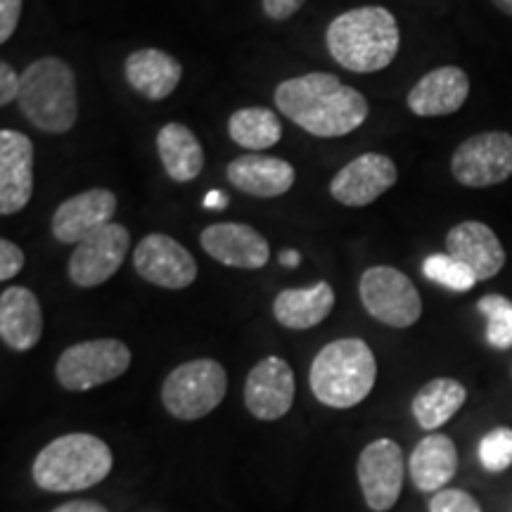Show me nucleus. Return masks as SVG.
Masks as SVG:
<instances>
[{
	"mask_svg": "<svg viewBox=\"0 0 512 512\" xmlns=\"http://www.w3.org/2000/svg\"><path fill=\"white\" fill-rule=\"evenodd\" d=\"M358 484L368 508L375 512L392 510L399 501L406 475V460L401 446L392 439H377L358 456Z\"/></svg>",
	"mask_w": 512,
	"mask_h": 512,
	"instance_id": "nucleus-10",
	"label": "nucleus"
},
{
	"mask_svg": "<svg viewBox=\"0 0 512 512\" xmlns=\"http://www.w3.org/2000/svg\"><path fill=\"white\" fill-rule=\"evenodd\" d=\"M494 5L501 12H505V15L512 17V0H494Z\"/></svg>",
	"mask_w": 512,
	"mask_h": 512,
	"instance_id": "nucleus-39",
	"label": "nucleus"
},
{
	"mask_svg": "<svg viewBox=\"0 0 512 512\" xmlns=\"http://www.w3.org/2000/svg\"><path fill=\"white\" fill-rule=\"evenodd\" d=\"M399 171L389 157L366 152L351 159L330 181V195L344 207H368L389 188H394Z\"/></svg>",
	"mask_w": 512,
	"mask_h": 512,
	"instance_id": "nucleus-15",
	"label": "nucleus"
},
{
	"mask_svg": "<svg viewBox=\"0 0 512 512\" xmlns=\"http://www.w3.org/2000/svg\"><path fill=\"white\" fill-rule=\"evenodd\" d=\"M451 174L465 188H491L512 176V136L486 131L458 145L451 159Z\"/></svg>",
	"mask_w": 512,
	"mask_h": 512,
	"instance_id": "nucleus-9",
	"label": "nucleus"
},
{
	"mask_svg": "<svg viewBox=\"0 0 512 512\" xmlns=\"http://www.w3.org/2000/svg\"><path fill=\"white\" fill-rule=\"evenodd\" d=\"M131 235L121 223H110L76 245L69 256V280L76 287H98L112 278L124 264Z\"/></svg>",
	"mask_w": 512,
	"mask_h": 512,
	"instance_id": "nucleus-11",
	"label": "nucleus"
},
{
	"mask_svg": "<svg viewBox=\"0 0 512 512\" xmlns=\"http://www.w3.org/2000/svg\"><path fill=\"white\" fill-rule=\"evenodd\" d=\"M479 463L489 472H505L512 465V430L496 427L479 441Z\"/></svg>",
	"mask_w": 512,
	"mask_h": 512,
	"instance_id": "nucleus-30",
	"label": "nucleus"
},
{
	"mask_svg": "<svg viewBox=\"0 0 512 512\" xmlns=\"http://www.w3.org/2000/svg\"><path fill=\"white\" fill-rule=\"evenodd\" d=\"M128 366H131V349L121 339H88L62 351L55 375L67 392H88L117 380Z\"/></svg>",
	"mask_w": 512,
	"mask_h": 512,
	"instance_id": "nucleus-7",
	"label": "nucleus"
},
{
	"mask_svg": "<svg viewBox=\"0 0 512 512\" xmlns=\"http://www.w3.org/2000/svg\"><path fill=\"white\" fill-rule=\"evenodd\" d=\"M157 152L171 181L190 183L202 174L204 150L188 126L171 121L159 128Z\"/></svg>",
	"mask_w": 512,
	"mask_h": 512,
	"instance_id": "nucleus-25",
	"label": "nucleus"
},
{
	"mask_svg": "<svg viewBox=\"0 0 512 512\" xmlns=\"http://www.w3.org/2000/svg\"><path fill=\"white\" fill-rule=\"evenodd\" d=\"M228 133L233 143H238L245 150H268L278 145L283 138V124L278 114L268 107H242V110L230 114Z\"/></svg>",
	"mask_w": 512,
	"mask_h": 512,
	"instance_id": "nucleus-27",
	"label": "nucleus"
},
{
	"mask_svg": "<svg viewBox=\"0 0 512 512\" xmlns=\"http://www.w3.org/2000/svg\"><path fill=\"white\" fill-rule=\"evenodd\" d=\"M470 95V79L460 67L432 69L408 93V110L418 117L456 114Z\"/></svg>",
	"mask_w": 512,
	"mask_h": 512,
	"instance_id": "nucleus-20",
	"label": "nucleus"
},
{
	"mask_svg": "<svg viewBox=\"0 0 512 512\" xmlns=\"http://www.w3.org/2000/svg\"><path fill=\"white\" fill-rule=\"evenodd\" d=\"M377 380L375 354L363 339L344 337L330 342L313 358L309 384L323 406L354 408L373 392Z\"/></svg>",
	"mask_w": 512,
	"mask_h": 512,
	"instance_id": "nucleus-4",
	"label": "nucleus"
},
{
	"mask_svg": "<svg viewBox=\"0 0 512 512\" xmlns=\"http://www.w3.org/2000/svg\"><path fill=\"white\" fill-rule=\"evenodd\" d=\"M114 214H117V195L107 188H93L64 200L55 209L50 230L62 245H79L110 226Z\"/></svg>",
	"mask_w": 512,
	"mask_h": 512,
	"instance_id": "nucleus-14",
	"label": "nucleus"
},
{
	"mask_svg": "<svg viewBox=\"0 0 512 512\" xmlns=\"http://www.w3.org/2000/svg\"><path fill=\"white\" fill-rule=\"evenodd\" d=\"M133 266L140 278L164 290H185L197 278L195 256L164 233H152L138 242Z\"/></svg>",
	"mask_w": 512,
	"mask_h": 512,
	"instance_id": "nucleus-12",
	"label": "nucleus"
},
{
	"mask_svg": "<svg viewBox=\"0 0 512 512\" xmlns=\"http://www.w3.org/2000/svg\"><path fill=\"white\" fill-rule=\"evenodd\" d=\"M226 392V368L214 358H195L171 370L162 384V403L174 418L190 422L207 418Z\"/></svg>",
	"mask_w": 512,
	"mask_h": 512,
	"instance_id": "nucleus-6",
	"label": "nucleus"
},
{
	"mask_svg": "<svg viewBox=\"0 0 512 512\" xmlns=\"http://www.w3.org/2000/svg\"><path fill=\"white\" fill-rule=\"evenodd\" d=\"M335 306V290L320 280L304 290H283L273 299V316L287 330H311L323 323Z\"/></svg>",
	"mask_w": 512,
	"mask_h": 512,
	"instance_id": "nucleus-24",
	"label": "nucleus"
},
{
	"mask_svg": "<svg viewBox=\"0 0 512 512\" xmlns=\"http://www.w3.org/2000/svg\"><path fill=\"white\" fill-rule=\"evenodd\" d=\"M0 337L15 351H29L41 342L43 309L27 287L12 285L0 294Z\"/></svg>",
	"mask_w": 512,
	"mask_h": 512,
	"instance_id": "nucleus-22",
	"label": "nucleus"
},
{
	"mask_svg": "<svg viewBox=\"0 0 512 512\" xmlns=\"http://www.w3.org/2000/svg\"><path fill=\"white\" fill-rule=\"evenodd\" d=\"M477 309L486 318V342L494 349L512 347V302L501 294H486L477 302Z\"/></svg>",
	"mask_w": 512,
	"mask_h": 512,
	"instance_id": "nucleus-28",
	"label": "nucleus"
},
{
	"mask_svg": "<svg viewBox=\"0 0 512 512\" xmlns=\"http://www.w3.org/2000/svg\"><path fill=\"white\" fill-rule=\"evenodd\" d=\"M19 88H22V74H17L8 62H0V105L5 107L17 100Z\"/></svg>",
	"mask_w": 512,
	"mask_h": 512,
	"instance_id": "nucleus-34",
	"label": "nucleus"
},
{
	"mask_svg": "<svg viewBox=\"0 0 512 512\" xmlns=\"http://www.w3.org/2000/svg\"><path fill=\"white\" fill-rule=\"evenodd\" d=\"M114 458L105 441L86 432L62 434L41 448L31 467L38 489L69 494L100 484L112 472Z\"/></svg>",
	"mask_w": 512,
	"mask_h": 512,
	"instance_id": "nucleus-3",
	"label": "nucleus"
},
{
	"mask_svg": "<svg viewBox=\"0 0 512 512\" xmlns=\"http://www.w3.org/2000/svg\"><path fill=\"white\" fill-rule=\"evenodd\" d=\"M124 76L128 86L145 100H166L183 79V67L174 55L159 48H143L126 57Z\"/></svg>",
	"mask_w": 512,
	"mask_h": 512,
	"instance_id": "nucleus-21",
	"label": "nucleus"
},
{
	"mask_svg": "<svg viewBox=\"0 0 512 512\" xmlns=\"http://www.w3.org/2000/svg\"><path fill=\"white\" fill-rule=\"evenodd\" d=\"M226 178L233 188H238L249 197L273 200V197H280L292 190L294 181H297V171L285 159L256 155L254 152V155L233 159L226 166Z\"/></svg>",
	"mask_w": 512,
	"mask_h": 512,
	"instance_id": "nucleus-19",
	"label": "nucleus"
},
{
	"mask_svg": "<svg viewBox=\"0 0 512 512\" xmlns=\"http://www.w3.org/2000/svg\"><path fill=\"white\" fill-rule=\"evenodd\" d=\"M446 249L453 259L465 264L477 280H491L505 266V249L486 223L463 221L446 235Z\"/></svg>",
	"mask_w": 512,
	"mask_h": 512,
	"instance_id": "nucleus-18",
	"label": "nucleus"
},
{
	"mask_svg": "<svg viewBox=\"0 0 512 512\" xmlns=\"http://www.w3.org/2000/svg\"><path fill=\"white\" fill-rule=\"evenodd\" d=\"M458 451L446 434H427L413 448L408 472L418 491H441L456 477Z\"/></svg>",
	"mask_w": 512,
	"mask_h": 512,
	"instance_id": "nucleus-23",
	"label": "nucleus"
},
{
	"mask_svg": "<svg viewBox=\"0 0 512 512\" xmlns=\"http://www.w3.org/2000/svg\"><path fill=\"white\" fill-rule=\"evenodd\" d=\"M465 387L453 377L427 382L413 399V418L425 432L439 430L465 406Z\"/></svg>",
	"mask_w": 512,
	"mask_h": 512,
	"instance_id": "nucleus-26",
	"label": "nucleus"
},
{
	"mask_svg": "<svg viewBox=\"0 0 512 512\" xmlns=\"http://www.w3.org/2000/svg\"><path fill=\"white\" fill-rule=\"evenodd\" d=\"M299 261H302V254H299L297 249H285V252H280V264L287 268H297Z\"/></svg>",
	"mask_w": 512,
	"mask_h": 512,
	"instance_id": "nucleus-38",
	"label": "nucleus"
},
{
	"mask_svg": "<svg viewBox=\"0 0 512 512\" xmlns=\"http://www.w3.org/2000/svg\"><path fill=\"white\" fill-rule=\"evenodd\" d=\"M19 110L43 133L72 131L79 119V91L76 74L60 57H41L22 72L17 98Z\"/></svg>",
	"mask_w": 512,
	"mask_h": 512,
	"instance_id": "nucleus-5",
	"label": "nucleus"
},
{
	"mask_svg": "<svg viewBox=\"0 0 512 512\" xmlns=\"http://www.w3.org/2000/svg\"><path fill=\"white\" fill-rule=\"evenodd\" d=\"M304 3L306 0H261L266 17L275 19V22H285V19L294 17Z\"/></svg>",
	"mask_w": 512,
	"mask_h": 512,
	"instance_id": "nucleus-35",
	"label": "nucleus"
},
{
	"mask_svg": "<svg viewBox=\"0 0 512 512\" xmlns=\"http://www.w3.org/2000/svg\"><path fill=\"white\" fill-rule=\"evenodd\" d=\"M430 512H482L479 503L463 489H441L432 496Z\"/></svg>",
	"mask_w": 512,
	"mask_h": 512,
	"instance_id": "nucleus-31",
	"label": "nucleus"
},
{
	"mask_svg": "<svg viewBox=\"0 0 512 512\" xmlns=\"http://www.w3.org/2000/svg\"><path fill=\"white\" fill-rule=\"evenodd\" d=\"M200 245L214 261L242 271L264 268L271 259L268 240L247 223H214L202 230Z\"/></svg>",
	"mask_w": 512,
	"mask_h": 512,
	"instance_id": "nucleus-17",
	"label": "nucleus"
},
{
	"mask_svg": "<svg viewBox=\"0 0 512 512\" xmlns=\"http://www.w3.org/2000/svg\"><path fill=\"white\" fill-rule=\"evenodd\" d=\"M330 55L337 64L356 74H373L394 62L401 46L396 17L380 5L342 12L325 34Z\"/></svg>",
	"mask_w": 512,
	"mask_h": 512,
	"instance_id": "nucleus-2",
	"label": "nucleus"
},
{
	"mask_svg": "<svg viewBox=\"0 0 512 512\" xmlns=\"http://www.w3.org/2000/svg\"><path fill=\"white\" fill-rule=\"evenodd\" d=\"M204 207H207V209H226L228 207L226 192H221V190L207 192V197H204Z\"/></svg>",
	"mask_w": 512,
	"mask_h": 512,
	"instance_id": "nucleus-37",
	"label": "nucleus"
},
{
	"mask_svg": "<svg viewBox=\"0 0 512 512\" xmlns=\"http://www.w3.org/2000/svg\"><path fill=\"white\" fill-rule=\"evenodd\" d=\"M275 107L316 138H342L368 119V100L328 72L294 76L275 88Z\"/></svg>",
	"mask_w": 512,
	"mask_h": 512,
	"instance_id": "nucleus-1",
	"label": "nucleus"
},
{
	"mask_svg": "<svg viewBox=\"0 0 512 512\" xmlns=\"http://www.w3.org/2000/svg\"><path fill=\"white\" fill-rule=\"evenodd\" d=\"M363 309L389 328H411L422 316V299L406 273L392 266H373L358 283Z\"/></svg>",
	"mask_w": 512,
	"mask_h": 512,
	"instance_id": "nucleus-8",
	"label": "nucleus"
},
{
	"mask_svg": "<svg viewBox=\"0 0 512 512\" xmlns=\"http://www.w3.org/2000/svg\"><path fill=\"white\" fill-rule=\"evenodd\" d=\"M53 512H107V508L98 501H69Z\"/></svg>",
	"mask_w": 512,
	"mask_h": 512,
	"instance_id": "nucleus-36",
	"label": "nucleus"
},
{
	"mask_svg": "<svg viewBox=\"0 0 512 512\" xmlns=\"http://www.w3.org/2000/svg\"><path fill=\"white\" fill-rule=\"evenodd\" d=\"M24 268V252L19 249L15 242L10 240H0V280L8 283L10 278Z\"/></svg>",
	"mask_w": 512,
	"mask_h": 512,
	"instance_id": "nucleus-32",
	"label": "nucleus"
},
{
	"mask_svg": "<svg viewBox=\"0 0 512 512\" xmlns=\"http://www.w3.org/2000/svg\"><path fill=\"white\" fill-rule=\"evenodd\" d=\"M422 273L441 287L451 292H470L479 280L477 275L470 271L465 264H460L458 259H453L451 254H432L427 256L425 264H422Z\"/></svg>",
	"mask_w": 512,
	"mask_h": 512,
	"instance_id": "nucleus-29",
	"label": "nucleus"
},
{
	"mask_svg": "<svg viewBox=\"0 0 512 512\" xmlns=\"http://www.w3.org/2000/svg\"><path fill=\"white\" fill-rule=\"evenodd\" d=\"M34 195V143L24 133L0 131V214L12 216Z\"/></svg>",
	"mask_w": 512,
	"mask_h": 512,
	"instance_id": "nucleus-16",
	"label": "nucleus"
},
{
	"mask_svg": "<svg viewBox=\"0 0 512 512\" xmlns=\"http://www.w3.org/2000/svg\"><path fill=\"white\" fill-rule=\"evenodd\" d=\"M297 382L285 358L266 356L249 370L245 382V406L256 420H280L290 413Z\"/></svg>",
	"mask_w": 512,
	"mask_h": 512,
	"instance_id": "nucleus-13",
	"label": "nucleus"
},
{
	"mask_svg": "<svg viewBox=\"0 0 512 512\" xmlns=\"http://www.w3.org/2000/svg\"><path fill=\"white\" fill-rule=\"evenodd\" d=\"M24 0H0V43H8L17 31Z\"/></svg>",
	"mask_w": 512,
	"mask_h": 512,
	"instance_id": "nucleus-33",
	"label": "nucleus"
}]
</instances>
